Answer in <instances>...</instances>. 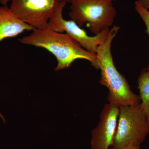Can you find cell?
<instances>
[{"label":"cell","mask_w":149,"mask_h":149,"mask_svg":"<svg viewBox=\"0 0 149 149\" xmlns=\"http://www.w3.org/2000/svg\"><path fill=\"white\" fill-rule=\"evenodd\" d=\"M119 109L109 103L105 105L98 124L92 131L91 149H109L113 145Z\"/></svg>","instance_id":"obj_7"},{"label":"cell","mask_w":149,"mask_h":149,"mask_svg":"<svg viewBox=\"0 0 149 149\" xmlns=\"http://www.w3.org/2000/svg\"><path fill=\"white\" fill-rule=\"evenodd\" d=\"M10 9L17 17L35 29L47 26L60 0H11Z\"/></svg>","instance_id":"obj_6"},{"label":"cell","mask_w":149,"mask_h":149,"mask_svg":"<svg viewBox=\"0 0 149 149\" xmlns=\"http://www.w3.org/2000/svg\"><path fill=\"white\" fill-rule=\"evenodd\" d=\"M19 41L23 45L44 48L52 54L58 61L56 71L68 68L78 59L88 61L95 68L99 69L96 54L86 50L67 33L56 32L48 25L35 29Z\"/></svg>","instance_id":"obj_1"},{"label":"cell","mask_w":149,"mask_h":149,"mask_svg":"<svg viewBox=\"0 0 149 149\" xmlns=\"http://www.w3.org/2000/svg\"><path fill=\"white\" fill-rule=\"evenodd\" d=\"M113 0H73L69 16L80 27L87 24L94 35L109 29L114 23L116 10Z\"/></svg>","instance_id":"obj_3"},{"label":"cell","mask_w":149,"mask_h":149,"mask_svg":"<svg viewBox=\"0 0 149 149\" xmlns=\"http://www.w3.org/2000/svg\"><path fill=\"white\" fill-rule=\"evenodd\" d=\"M113 1H115L116 0H113Z\"/></svg>","instance_id":"obj_16"},{"label":"cell","mask_w":149,"mask_h":149,"mask_svg":"<svg viewBox=\"0 0 149 149\" xmlns=\"http://www.w3.org/2000/svg\"><path fill=\"white\" fill-rule=\"evenodd\" d=\"M11 0H0V3L3 6L7 5L8 2L11 1Z\"/></svg>","instance_id":"obj_13"},{"label":"cell","mask_w":149,"mask_h":149,"mask_svg":"<svg viewBox=\"0 0 149 149\" xmlns=\"http://www.w3.org/2000/svg\"><path fill=\"white\" fill-rule=\"evenodd\" d=\"M35 29L15 16L7 5L0 6V42L6 38L17 37L24 31Z\"/></svg>","instance_id":"obj_8"},{"label":"cell","mask_w":149,"mask_h":149,"mask_svg":"<svg viewBox=\"0 0 149 149\" xmlns=\"http://www.w3.org/2000/svg\"><path fill=\"white\" fill-rule=\"evenodd\" d=\"M0 117L1 118H2L4 122H5L4 118L3 116L1 114V113H0Z\"/></svg>","instance_id":"obj_15"},{"label":"cell","mask_w":149,"mask_h":149,"mask_svg":"<svg viewBox=\"0 0 149 149\" xmlns=\"http://www.w3.org/2000/svg\"><path fill=\"white\" fill-rule=\"evenodd\" d=\"M140 4L149 10V0H137Z\"/></svg>","instance_id":"obj_11"},{"label":"cell","mask_w":149,"mask_h":149,"mask_svg":"<svg viewBox=\"0 0 149 149\" xmlns=\"http://www.w3.org/2000/svg\"><path fill=\"white\" fill-rule=\"evenodd\" d=\"M120 149H141V147L136 146L133 145H128Z\"/></svg>","instance_id":"obj_12"},{"label":"cell","mask_w":149,"mask_h":149,"mask_svg":"<svg viewBox=\"0 0 149 149\" xmlns=\"http://www.w3.org/2000/svg\"><path fill=\"white\" fill-rule=\"evenodd\" d=\"M66 4L64 2H60L49 20L48 27L56 32H65L86 50L96 54L99 46L107 40L110 29H106L95 36H89L85 30L75 22L72 20H67L63 18V12Z\"/></svg>","instance_id":"obj_5"},{"label":"cell","mask_w":149,"mask_h":149,"mask_svg":"<svg viewBox=\"0 0 149 149\" xmlns=\"http://www.w3.org/2000/svg\"><path fill=\"white\" fill-rule=\"evenodd\" d=\"M135 8L144 22L146 27V32L149 37V10L143 7L137 1L135 2ZM146 69L149 74V62Z\"/></svg>","instance_id":"obj_10"},{"label":"cell","mask_w":149,"mask_h":149,"mask_svg":"<svg viewBox=\"0 0 149 149\" xmlns=\"http://www.w3.org/2000/svg\"><path fill=\"white\" fill-rule=\"evenodd\" d=\"M141 105L149 123V74L146 68L141 70L138 79Z\"/></svg>","instance_id":"obj_9"},{"label":"cell","mask_w":149,"mask_h":149,"mask_svg":"<svg viewBox=\"0 0 149 149\" xmlns=\"http://www.w3.org/2000/svg\"><path fill=\"white\" fill-rule=\"evenodd\" d=\"M120 27L114 26L110 29L107 40L99 46L96 52L99 69L101 70L100 84L108 89L109 103L120 107L141 103L140 96L135 94L125 77L115 65L111 51V44Z\"/></svg>","instance_id":"obj_2"},{"label":"cell","mask_w":149,"mask_h":149,"mask_svg":"<svg viewBox=\"0 0 149 149\" xmlns=\"http://www.w3.org/2000/svg\"><path fill=\"white\" fill-rule=\"evenodd\" d=\"M119 108L111 149H120L128 145L141 147L149 134V123L141 104Z\"/></svg>","instance_id":"obj_4"},{"label":"cell","mask_w":149,"mask_h":149,"mask_svg":"<svg viewBox=\"0 0 149 149\" xmlns=\"http://www.w3.org/2000/svg\"><path fill=\"white\" fill-rule=\"evenodd\" d=\"M73 0H60L61 1L64 2L66 3H70Z\"/></svg>","instance_id":"obj_14"}]
</instances>
